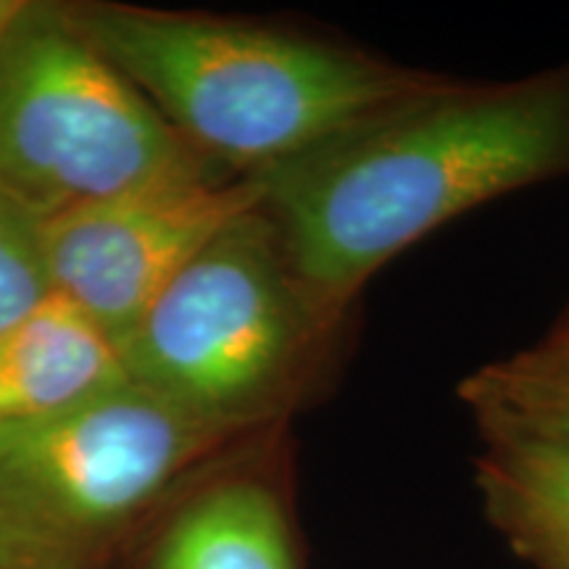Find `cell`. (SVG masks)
I'll list each match as a JSON object with an SVG mask.
<instances>
[{"label": "cell", "instance_id": "obj_1", "mask_svg": "<svg viewBox=\"0 0 569 569\" xmlns=\"http://www.w3.org/2000/svg\"><path fill=\"white\" fill-rule=\"evenodd\" d=\"M569 174V67L446 80L253 174L306 296L336 322L365 282L436 227Z\"/></svg>", "mask_w": 569, "mask_h": 569}, {"label": "cell", "instance_id": "obj_2", "mask_svg": "<svg viewBox=\"0 0 569 569\" xmlns=\"http://www.w3.org/2000/svg\"><path fill=\"white\" fill-rule=\"evenodd\" d=\"M69 17L203 161L240 177L446 80L240 21L109 3Z\"/></svg>", "mask_w": 569, "mask_h": 569}, {"label": "cell", "instance_id": "obj_3", "mask_svg": "<svg viewBox=\"0 0 569 569\" xmlns=\"http://www.w3.org/2000/svg\"><path fill=\"white\" fill-rule=\"evenodd\" d=\"M230 438L132 380L0 427V569H96Z\"/></svg>", "mask_w": 569, "mask_h": 569}, {"label": "cell", "instance_id": "obj_4", "mask_svg": "<svg viewBox=\"0 0 569 569\" xmlns=\"http://www.w3.org/2000/svg\"><path fill=\"white\" fill-rule=\"evenodd\" d=\"M330 325L259 206L174 277L117 351L127 380L238 436L293 396Z\"/></svg>", "mask_w": 569, "mask_h": 569}, {"label": "cell", "instance_id": "obj_5", "mask_svg": "<svg viewBox=\"0 0 569 569\" xmlns=\"http://www.w3.org/2000/svg\"><path fill=\"white\" fill-rule=\"evenodd\" d=\"M217 172L80 32L30 3L0 46V198L38 222Z\"/></svg>", "mask_w": 569, "mask_h": 569}, {"label": "cell", "instance_id": "obj_6", "mask_svg": "<svg viewBox=\"0 0 569 569\" xmlns=\"http://www.w3.org/2000/svg\"><path fill=\"white\" fill-rule=\"evenodd\" d=\"M256 177L206 172L40 222L53 296L113 346L224 227L259 209Z\"/></svg>", "mask_w": 569, "mask_h": 569}, {"label": "cell", "instance_id": "obj_7", "mask_svg": "<svg viewBox=\"0 0 569 569\" xmlns=\"http://www.w3.org/2000/svg\"><path fill=\"white\" fill-rule=\"evenodd\" d=\"M127 380L117 346L59 296L0 332V427Z\"/></svg>", "mask_w": 569, "mask_h": 569}, {"label": "cell", "instance_id": "obj_8", "mask_svg": "<svg viewBox=\"0 0 569 569\" xmlns=\"http://www.w3.org/2000/svg\"><path fill=\"white\" fill-rule=\"evenodd\" d=\"M151 569H296L280 498L261 480L213 482L172 517Z\"/></svg>", "mask_w": 569, "mask_h": 569}, {"label": "cell", "instance_id": "obj_9", "mask_svg": "<svg viewBox=\"0 0 569 569\" xmlns=\"http://www.w3.org/2000/svg\"><path fill=\"white\" fill-rule=\"evenodd\" d=\"M478 480L488 515L538 569H569V448L488 438Z\"/></svg>", "mask_w": 569, "mask_h": 569}, {"label": "cell", "instance_id": "obj_10", "mask_svg": "<svg viewBox=\"0 0 569 569\" xmlns=\"http://www.w3.org/2000/svg\"><path fill=\"white\" fill-rule=\"evenodd\" d=\"M461 398L488 438L569 448V343L482 367L467 377Z\"/></svg>", "mask_w": 569, "mask_h": 569}, {"label": "cell", "instance_id": "obj_11", "mask_svg": "<svg viewBox=\"0 0 569 569\" xmlns=\"http://www.w3.org/2000/svg\"><path fill=\"white\" fill-rule=\"evenodd\" d=\"M51 296L40 222L0 198V332L38 311Z\"/></svg>", "mask_w": 569, "mask_h": 569}, {"label": "cell", "instance_id": "obj_12", "mask_svg": "<svg viewBox=\"0 0 569 569\" xmlns=\"http://www.w3.org/2000/svg\"><path fill=\"white\" fill-rule=\"evenodd\" d=\"M27 9H30L27 0H0V46L13 32V27L19 24Z\"/></svg>", "mask_w": 569, "mask_h": 569}]
</instances>
